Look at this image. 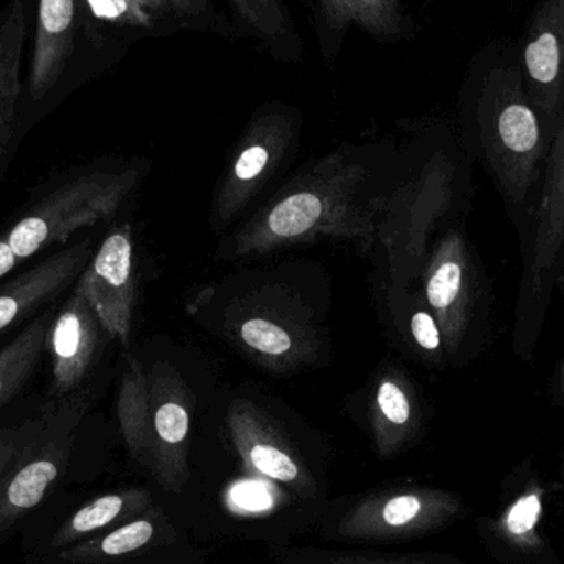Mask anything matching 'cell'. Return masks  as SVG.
<instances>
[{
  "label": "cell",
  "instance_id": "11",
  "mask_svg": "<svg viewBox=\"0 0 564 564\" xmlns=\"http://www.w3.org/2000/svg\"><path fill=\"white\" fill-rule=\"evenodd\" d=\"M426 299L441 330L456 348L466 330L470 299L469 258L459 235H449L437 250L427 273Z\"/></svg>",
  "mask_w": 564,
  "mask_h": 564
},
{
  "label": "cell",
  "instance_id": "24",
  "mask_svg": "<svg viewBox=\"0 0 564 564\" xmlns=\"http://www.w3.org/2000/svg\"><path fill=\"white\" fill-rule=\"evenodd\" d=\"M17 264H19V260H17L12 250H10L9 243H7L6 234L0 235V281H2L7 274L12 273V271L15 270Z\"/></svg>",
  "mask_w": 564,
  "mask_h": 564
},
{
  "label": "cell",
  "instance_id": "10",
  "mask_svg": "<svg viewBox=\"0 0 564 564\" xmlns=\"http://www.w3.org/2000/svg\"><path fill=\"white\" fill-rule=\"evenodd\" d=\"M154 496L142 487H124L93 497L72 516L66 517L46 540L40 553L42 562L63 550L88 542L108 530L116 529L155 506Z\"/></svg>",
  "mask_w": 564,
  "mask_h": 564
},
{
  "label": "cell",
  "instance_id": "3",
  "mask_svg": "<svg viewBox=\"0 0 564 564\" xmlns=\"http://www.w3.org/2000/svg\"><path fill=\"white\" fill-rule=\"evenodd\" d=\"M88 404L83 390L43 404L42 430L0 474V546L62 479Z\"/></svg>",
  "mask_w": 564,
  "mask_h": 564
},
{
  "label": "cell",
  "instance_id": "2",
  "mask_svg": "<svg viewBox=\"0 0 564 564\" xmlns=\"http://www.w3.org/2000/svg\"><path fill=\"white\" fill-rule=\"evenodd\" d=\"M484 151L509 204L522 205L546 151L545 131L523 85L520 66H497L479 106Z\"/></svg>",
  "mask_w": 564,
  "mask_h": 564
},
{
  "label": "cell",
  "instance_id": "9",
  "mask_svg": "<svg viewBox=\"0 0 564 564\" xmlns=\"http://www.w3.org/2000/svg\"><path fill=\"white\" fill-rule=\"evenodd\" d=\"M91 260V245L79 241L56 251L19 276L0 285V335L36 317L40 308L59 297L79 280Z\"/></svg>",
  "mask_w": 564,
  "mask_h": 564
},
{
  "label": "cell",
  "instance_id": "4",
  "mask_svg": "<svg viewBox=\"0 0 564 564\" xmlns=\"http://www.w3.org/2000/svg\"><path fill=\"white\" fill-rule=\"evenodd\" d=\"M124 188L118 175L99 172L65 178L30 205L6 231L10 250L20 263L46 248L66 243L76 231L109 217Z\"/></svg>",
  "mask_w": 564,
  "mask_h": 564
},
{
  "label": "cell",
  "instance_id": "14",
  "mask_svg": "<svg viewBox=\"0 0 564 564\" xmlns=\"http://www.w3.org/2000/svg\"><path fill=\"white\" fill-rule=\"evenodd\" d=\"M25 36V7L22 0H10L0 20V167L12 144Z\"/></svg>",
  "mask_w": 564,
  "mask_h": 564
},
{
  "label": "cell",
  "instance_id": "13",
  "mask_svg": "<svg viewBox=\"0 0 564 564\" xmlns=\"http://www.w3.org/2000/svg\"><path fill=\"white\" fill-rule=\"evenodd\" d=\"M75 0H40L35 46L30 62L29 91L45 98L62 78L73 50Z\"/></svg>",
  "mask_w": 564,
  "mask_h": 564
},
{
  "label": "cell",
  "instance_id": "12",
  "mask_svg": "<svg viewBox=\"0 0 564 564\" xmlns=\"http://www.w3.org/2000/svg\"><path fill=\"white\" fill-rule=\"evenodd\" d=\"M235 440L241 459L261 479L270 480L280 496L304 503L322 500L321 484L276 437L254 424H243L237 427Z\"/></svg>",
  "mask_w": 564,
  "mask_h": 564
},
{
  "label": "cell",
  "instance_id": "8",
  "mask_svg": "<svg viewBox=\"0 0 564 564\" xmlns=\"http://www.w3.org/2000/svg\"><path fill=\"white\" fill-rule=\"evenodd\" d=\"M79 285L109 335L128 344L132 307V240L128 228L106 237L79 276Z\"/></svg>",
  "mask_w": 564,
  "mask_h": 564
},
{
  "label": "cell",
  "instance_id": "21",
  "mask_svg": "<svg viewBox=\"0 0 564 564\" xmlns=\"http://www.w3.org/2000/svg\"><path fill=\"white\" fill-rule=\"evenodd\" d=\"M42 424L43 416L40 413L33 420L23 421L17 426L0 427V474L22 453L23 447L39 434Z\"/></svg>",
  "mask_w": 564,
  "mask_h": 564
},
{
  "label": "cell",
  "instance_id": "15",
  "mask_svg": "<svg viewBox=\"0 0 564 564\" xmlns=\"http://www.w3.org/2000/svg\"><path fill=\"white\" fill-rule=\"evenodd\" d=\"M55 311L42 312L0 350V408L25 388L46 350V337Z\"/></svg>",
  "mask_w": 564,
  "mask_h": 564
},
{
  "label": "cell",
  "instance_id": "19",
  "mask_svg": "<svg viewBox=\"0 0 564 564\" xmlns=\"http://www.w3.org/2000/svg\"><path fill=\"white\" fill-rule=\"evenodd\" d=\"M377 404L384 423L387 426L390 424L387 440L381 447L383 453L390 454L403 443L404 434L410 430L411 420H413V408H411L410 398L404 393L403 388L398 387L393 381H383L380 384Z\"/></svg>",
  "mask_w": 564,
  "mask_h": 564
},
{
  "label": "cell",
  "instance_id": "20",
  "mask_svg": "<svg viewBox=\"0 0 564 564\" xmlns=\"http://www.w3.org/2000/svg\"><path fill=\"white\" fill-rule=\"evenodd\" d=\"M240 334L248 347L261 354L282 355L292 347L288 332L267 318H250L241 325Z\"/></svg>",
  "mask_w": 564,
  "mask_h": 564
},
{
  "label": "cell",
  "instance_id": "5",
  "mask_svg": "<svg viewBox=\"0 0 564 564\" xmlns=\"http://www.w3.org/2000/svg\"><path fill=\"white\" fill-rule=\"evenodd\" d=\"M208 553L155 503L152 509L42 564H207Z\"/></svg>",
  "mask_w": 564,
  "mask_h": 564
},
{
  "label": "cell",
  "instance_id": "17",
  "mask_svg": "<svg viewBox=\"0 0 564 564\" xmlns=\"http://www.w3.org/2000/svg\"><path fill=\"white\" fill-rule=\"evenodd\" d=\"M545 489L540 484L527 487L499 519L490 523V529L520 553H535L542 549L540 523L545 510Z\"/></svg>",
  "mask_w": 564,
  "mask_h": 564
},
{
  "label": "cell",
  "instance_id": "25",
  "mask_svg": "<svg viewBox=\"0 0 564 564\" xmlns=\"http://www.w3.org/2000/svg\"><path fill=\"white\" fill-rule=\"evenodd\" d=\"M556 394H558L560 401L564 404V360L560 364L558 370H556Z\"/></svg>",
  "mask_w": 564,
  "mask_h": 564
},
{
  "label": "cell",
  "instance_id": "1",
  "mask_svg": "<svg viewBox=\"0 0 564 564\" xmlns=\"http://www.w3.org/2000/svg\"><path fill=\"white\" fill-rule=\"evenodd\" d=\"M460 497L426 486L371 490L322 510L318 535L358 546L394 545L437 532L463 516Z\"/></svg>",
  "mask_w": 564,
  "mask_h": 564
},
{
  "label": "cell",
  "instance_id": "23",
  "mask_svg": "<svg viewBox=\"0 0 564 564\" xmlns=\"http://www.w3.org/2000/svg\"><path fill=\"white\" fill-rule=\"evenodd\" d=\"M268 159H270V154H268L267 149L261 148V145H253V148L247 149L238 159L237 165H235V175L243 182L253 181L267 167Z\"/></svg>",
  "mask_w": 564,
  "mask_h": 564
},
{
  "label": "cell",
  "instance_id": "6",
  "mask_svg": "<svg viewBox=\"0 0 564 564\" xmlns=\"http://www.w3.org/2000/svg\"><path fill=\"white\" fill-rule=\"evenodd\" d=\"M520 72L546 139L552 141L564 106V0H543L533 15Z\"/></svg>",
  "mask_w": 564,
  "mask_h": 564
},
{
  "label": "cell",
  "instance_id": "26",
  "mask_svg": "<svg viewBox=\"0 0 564 564\" xmlns=\"http://www.w3.org/2000/svg\"><path fill=\"white\" fill-rule=\"evenodd\" d=\"M563 473H564V469H563ZM563 476H564V474H563Z\"/></svg>",
  "mask_w": 564,
  "mask_h": 564
},
{
  "label": "cell",
  "instance_id": "7",
  "mask_svg": "<svg viewBox=\"0 0 564 564\" xmlns=\"http://www.w3.org/2000/svg\"><path fill=\"white\" fill-rule=\"evenodd\" d=\"M99 327L98 314L76 281L69 297L55 311L46 337L52 358L50 400H63L82 390L98 354Z\"/></svg>",
  "mask_w": 564,
  "mask_h": 564
},
{
  "label": "cell",
  "instance_id": "22",
  "mask_svg": "<svg viewBox=\"0 0 564 564\" xmlns=\"http://www.w3.org/2000/svg\"><path fill=\"white\" fill-rule=\"evenodd\" d=\"M411 332L414 340L426 351H437L441 348V328L436 317L426 311L416 312L411 318Z\"/></svg>",
  "mask_w": 564,
  "mask_h": 564
},
{
  "label": "cell",
  "instance_id": "18",
  "mask_svg": "<svg viewBox=\"0 0 564 564\" xmlns=\"http://www.w3.org/2000/svg\"><path fill=\"white\" fill-rule=\"evenodd\" d=\"M321 198L311 192L291 195L274 207L268 218L271 234L280 238H294L311 230L322 217Z\"/></svg>",
  "mask_w": 564,
  "mask_h": 564
},
{
  "label": "cell",
  "instance_id": "16",
  "mask_svg": "<svg viewBox=\"0 0 564 564\" xmlns=\"http://www.w3.org/2000/svg\"><path fill=\"white\" fill-rule=\"evenodd\" d=\"M270 558L278 564H449L426 553L383 552L364 546L335 550L297 543H273Z\"/></svg>",
  "mask_w": 564,
  "mask_h": 564
}]
</instances>
